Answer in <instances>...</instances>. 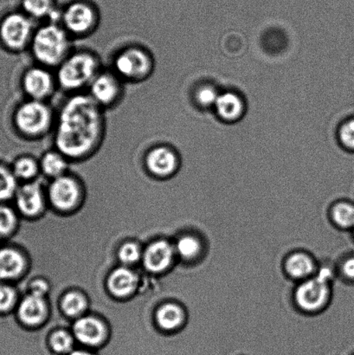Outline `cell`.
<instances>
[{
    "instance_id": "cell-28",
    "label": "cell",
    "mask_w": 354,
    "mask_h": 355,
    "mask_svg": "<svg viewBox=\"0 0 354 355\" xmlns=\"http://www.w3.org/2000/svg\"><path fill=\"white\" fill-rule=\"evenodd\" d=\"M48 343L51 352L55 355H68L75 349L74 338L64 330H59L52 334Z\"/></svg>"
},
{
    "instance_id": "cell-39",
    "label": "cell",
    "mask_w": 354,
    "mask_h": 355,
    "mask_svg": "<svg viewBox=\"0 0 354 355\" xmlns=\"http://www.w3.org/2000/svg\"><path fill=\"white\" fill-rule=\"evenodd\" d=\"M238 355H245V354H238Z\"/></svg>"
},
{
    "instance_id": "cell-15",
    "label": "cell",
    "mask_w": 354,
    "mask_h": 355,
    "mask_svg": "<svg viewBox=\"0 0 354 355\" xmlns=\"http://www.w3.org/2000/svg\"><path fill=\"white\" fill-rule=\"evenodd\" d=\"M48 195L54 207L60 210H69L78 200V184L72 177L62 175L52 181L48 187Z\"/></svg>"
},
{
    "instance_id": "cell-23",
    "label": "cell",
    "mask_w": 354,
    "mask_h": 355,
    "mask_svg": "<svg viewBox=\"0 0 354 355\" xmlns=\"http://www.w3.org/2000/svg\"><path fill=\"white\" fill-rule=\"evenodd\" d=\"M137 284V277L127 268H118L110 274L107 285L111 293L123 297L134 291Z\"/></svg>"
},
{
    "instance_id": "cell-36",
    "label": "cell",
    "mask_w": 354,
    "mask_h": 355,
    "mask_svg": "<svg viewBox=\"0 0 354 355\" xmlns=\"http://www.w3.org/2000/svg\"><path fill=\"white\" fill-rule=\"evenodd\" d=\"M31 294L44 297L48 293V285L44 280H35L30 285Z\"/></svg>"
},
{
    "instance_id": "cell-7",
    "label": "cell",
    "mask_w": 354,
    "mask_h": 355,
    "mask_svg": "<svg viewBox=\"0 0 354 355\" xmlns=\"http://www.w3.org/2000/svg\"><path fill=\"white\" fill-rule=\"evenodd\" d=\"M36 28L26 14L10 13L0 23V41L7 50L21 52L30 48Z\"/></svg>"
},
{
    "instance_id": "cell-8",
    "label": "cell",
    "mask_w": 354,
    "mask_h": 355,
    "mask_svg": "<svg viewBox=\"0 0 354 355\" xmlns=\"http://www.w3.org/2000/svg\"><path fill=\"white\" fill-rule=\"evenodd\" d=\"M62 26L71 36L83 37L96 31L98 17L92 6L82 2L69 6L60 17Z\"/></svg>"
},
{
    "instance_id": "cell-11",
    "label": "cell",
    "mask_w": 354,
    "mask_h": 355,
    "mask_svg": "<svg viewBox=\"0 0 354 355\" xmlns=\"http://www.w3.org/2000/svg\"><path fill=\"white\" fill-rule=\"evenodd\" d=\"M320 261L305 249L290 250L283 257L281 269L283 276L294 284L313 277L317 273Z\"/></svg>"
},
{
    "instance_id": "cell-1",
    "label": "cell",
    "mask_w": 354,
    "mask_h": 355,
    "mask_svg": "<svg viewBox=\"0 0 354 355\" xmlns=\"http://www.w3.org/2000/svg\"><path fill=\"white\" fill-rule=\"evenodd\" d=\"M53 131L55 148L69 162L88 159L99 150L104 140L103 110L88 93L72 94L55 116Z\"/></svg>"
},
{
    "instance_id": "cell-9",
    "label": "cell",
    "mask_w": 354,
    "mask_h": 355,
    "mask_svg": "<svg viewBox=\"0 0 354 355\" xmlns=\"http://www.w3.org/2000/svg\"><path fill=\"white\" fill-rule=\"evenodd\" d=\"M124 82L113 71H100L89 86V95L104 109L116 105L124 92Z\"/></svg>"
},
{
    "instance_id": "cell-34",
    "label": "cell",
    "mask_w": 354,
    "mask_h": 355,
    "mask_svg": "<svg viewBox=\"0 0 354 355\" xmlns=\"http://www.w3.org/2000/svg\"><path fill=\"white\" fill-rule=\"evenodd\" d=\"M15 216L9 208L0 207V236L8 234L15 224Z\"/></svg>"
},
{
    "instance_id": "cell-27",
    "label": "cell",
    "mask_w": 354,
    "mask_h": 355,
    "mask_svg": "<svg viewBox=\"0 0 354 355\" xmlns=\"http://www.w3.org/2000/svg\"><path fill=\"white\" fill-rule=\"evenodd\" d=\"M12 172L16 178L31 180L40 172L39 161L30 155H23L16 159L12 166Z\"/></svg>"
},
{
    "instance_id": "cell-37",
    "label": "cell",
    "mask_w": 354,
    "mask_h": 355,
    "mask_svg": "<svg viewBox=\"0 0 354 355\" xmlns=\"http://www.w3.org/2000/svg\"><path fill=\"white\" fill-rule=\"evenodd\" d=\"M68 355H96L95 353L91 352L89 349H75L71 353Z\"/></svg>"
},
{
    "instance_id": "cell-21",
    "label": "cell",
    "mask_w": 354,
    "mask_h": 355,
    "mask_svg": "<svg viewBox=\"0 0 354 355\" xmlns=\"http://www.w3.org/2000/svg\"><path fill=\"white\" fill-rule=\"evenodd\" d=\"M46 309L44 297L30 294L21 302L19 309V318L26 325H37L44 318Z\"/></svg>"
},
{
    "instance_id": "cell-38",
    "label": "cell",
    "mask_w": 354,
    "mask_h": 355,
    "mask_svg": "<svg viewBox=\"0 0 354 355\" xmlns=\"http://www.w3.org/2000/svg\"><path fill=\"white\" fill-rule=\"evenodd\" d=\"M351 234H352L353 239L354 240V228L352 230Z\"/></svg>"
},
{
    "instance_id": "cell-18",
    "label": "cell",
    "mask_w": 354,
    "mask_h": 355,
    "mask_svg": "<svg viewBox=\"0 0 354 355\" xmlns=\"http://www.w3.org/2000/svg\"><path fill=\"white\" fill-rule=\"evenodd\" d=\"M328 218L335 229L351 232L354 228V201L341 198L333 202L328 207Z\"/></svg>"
},
{
    "instance_id": "cell-17",
    "label": "cell",
    "mask_w": 354,
    "mask_h": 355,
    "mask_svg": "<svg viewBox=\"0 0 354 355\" xmlns=\"http://www.w3.org/2000/svg\"><path fill=\"white\" fill-rule=\"evenodd\" d=\"M175 255V245L161 240L148 246L144 255V266L152 272H161L171 266Z\"/></svg>"
},
{
    "instance_id": "cell-10",
    "label": "cell",
    "mask_w": 354,
    "mask_h": 355,
    "mask_svg": "<svg viewBox=\"0 0 354 355\" xmlns=\"http://www.w3.org/2000/svg\"><path fill=\"white\" fill-rule=\"evenodd\" d=\"M21 85L27 99L43 102H47L58 87L51 69L37 64L24 71Z\"/></svg>"
},
{
    "instance_id": "cell-6",
    "label": "cell",
    "mask_w": 354,
    "mask_h": 355,
    "mask_svg": "<svg viewBox=\"0 0 354 355\" xmlns=\"http://www.w3.org/2000/svg\"><path fill=\"white\" fill-rule=\"evenodd\" d=\"M154 69V57L138 45L123 48L114 58L112 71L124 83L143 82L150 78Z\"/></svg>"
},
{
    "instance_id": "cell-5",
    "label": "cell",
    "mask_w": 354,
    "mask_h": 355,
    "mask_svg": "<svg viewBox=\"0 0 354 355\" xmlns=\"http://www.w3.org/2000/svg\"><path fill=\"white\" fill-rule=\"evenodd\" d=\"M13 121L22 137L38 140L53 130L55 116L47 102L27 99L17 106Z\"/></svg>"
},
{
    "instance_id": "cell-16",
    "label": "cell",
    "mask_w": 354,
    "mask_h": 355,
    "mask_svg": "<svg viewBox=\"0 0 354 355\" xmlns=\"http://www.w3.org/2000/svg\"><path fill=\"white\" fill-rule=\"evenodd\" d=\"M73 334L76 340L90 349H96L103 344L105 336L103 323L93 318L78 320L73 326Z\"/></svg>"
},
{
    "instance_id": "cell-35",
    "label": "cell",
    "mask_w": 354,
    "mask_h": 355,
    "mask_svg": "<svg viewBox=\"0 0 354 355\" xmlns=\"http://www.w3.org/2000/svg\"><path fill=\"white\" fill-rule=\"evenodd\" d=\"M15 298V293L12 288L0 285V311H5L10 308Z\"/></svg>"
},
{
    "instance_id": "cell-33",
    "label": "cell",
    "mask_w": 354,
    "mask_h": 355,
    "mask_svg": "<svg viewBox=\"0 0 354 355\" xmlns=\"http://www.w3.org/2000/svg\"><path fill=\"white\" fill-rule=\"evenodd\" d=\"M140 257V248L134 243H127L120 249L119 259L123 263L131 264L137 262Z\"/></svg>"
},
{
    "instance_id": "cell-13",
    "label": "cell",
    "mask_w": 354,
    "mask_h": 355,
    "mask_svg": "<svg viewBox=\"0 0 354 355\" xmlns=\"http://www.w3.org/2000/svg\"><path fill=\"white\" fill-rule=\"evenodd\" d=\"M175 249L179 259L195 266L206 259L209 253V241L202 232L191 230L179 236Z\"/></svg>"
},
{
    "instance_id": "cell-30",
    "label": "cell",
    "mask_w": 354,
    "mask_h": 355,
    "mask_svg": "<svg viewBox=\"0 0 354 355\" xmlns=\"http://www.w3.org/2000/svg\"><path fill=\"white\" fill-rule=\"evenodd\" d=\"M17 190V178L12 171L0 165V200H8Z\"/></svg>"
},
{
    "instance_id": "cell-31",
    "label": "cell",
    "mask_w": 354,
    "mask_h": 355,
    "mask_svg": "<svg viewBox=\"0 0 354 355\" xmlns=\"http://www.w3.org/2000/svg\"><path fill=\"white\" fill-rule=\"evenodd\" d=\"M337 137L342 148L346 151L354 153V116L348 118L339 125Z\"/></svg>"
},
{
    "instance_id": "cell-22",
    "label": "cell",
    "mask_w": 354,
    "mask_h": 355,
    "mask_svg": "<svg viewBox=\"0 0 354 355\" xmlns=\"http://www.w3.org/2000/svg\"><path fill=\"white\" fill-rule=\"evenodd\" d=\"M69 159L54 148L45 152L39 159L40 171L52 179L65 175L69 166Z\"/></svg>"
},
{
    "instance_id": "cell-40",
    "label": "cell",
    "mask_w": 354,
    "mask_h": 355,
    "mask_svg": "<svg viewBox=\"0 0 354 355\" xmlns=\"http://www.w3.org/2000/svg\"><path fill=\"white\" fill-rule=\"evenodd\" d=\"M352 355H354V353Z\"/></svg>"
},
{
    "instance_id": "cell-32",
    "label": "cell",
    "mask_w": 354,
    "mask_h": 355,
    "mask_svg": "<svg viewBox=\"0 0 354 355\" xmlns=\"http://www.w3.org/2000/svg\"><path fill=\"white\" fill-rule=\"evenodd\" d=\"M62 309L66 315L76 316L81 314L86 308L85 299L76 292H71L65 295L62 300Z\"/></svg>"
},
{
    "instance_id": "cell-4",
    "label": "cell",
    "mask_w": 354,
    "mask_h": 355,
    "mask_svg": "<svg viewBox=\"0 0 354 355\" xmlns=\"http://www.w3.org/2000/svg\"><path fill=\"white\" fill-rule=\"evenodd\" d=\"M334 298V284L317 275L296 284L291 300L294 308L300 314L317 316L330 307Z\"/></svg>"
},
{
    "instance_id": "cell-29",
    "label": "cell",
    "mask_w": 354,
    "mask_h": 355,
    "mask_svg": "<svg viewBox=\"0 0 354 355\" xmlns=\"http://www.w3.org/2000/svg\"><path fill=\"white\" fill-rule=\"evenodd\" d=\"M335 264L337 279L354 285V252L344 254Z\"/></svg>"
},
{
    "instance_id": "cell-12",
    "label": "cell",
    "mask_w": 354,
    "mask_h": 355,
    "mask_svg": "<svg viewBox=\"0 0 354 355\" xmlns=\"http://www.w3.org/2000/svg\"><path fill=\"white\" fill-rule=\"evenodd\" d=\"M144 163L151 175L161 178L172 177L179 172L182 165L178 151L166 144L155 145L148 149Z\"/></svg>"
},
{
    "instance_id": "cell-19",
    "label": "cell",
    "mask_w": 354,
    "mask_h": 355,
    "mask_svg": "<svg viewBox=\"0 0 354 355\" xmlns=\"http://www.w3.org/2000/svg\"><path fill=\"white\" fill-rule=\"evenodd\" d=\"M17 205L24 215L37 214L43 205L41 184L33 181L21 187L17 191Z\"/></svg>"
},
{
    "instance_id": "cell-14",
    "label": "cell",
    "mask_w": 354,
    "mask_h": 355,
    "mask_svg": "<svg viewBox=\"0 0 354 355\" xmlns=\"http://www.w3.org/2000/svg\"><path fill=\"white\" fill-rule=\"evenodd\" d=\"M213 110L223 123H236L245 117L247 103L240 93L235 90H224L218 96Z\"/></svg>"
},
{
    "instance_id": "cell-25",
    "label": "cell",
    "mask_w": 354,
    "mask_h": 355,
    "mask_svg": "<svg viewBox=\"0 0 354 355\" xmlns=\"http://www.w3.org/2000/svg\"><path fill=\"white\" fill-rule=\"evenodd\" d=\"M24 266L23 257L19 252L10 249L0 250V279L19 276Z\"/></svg>"
},
{
    "instance_id": "cell-26",
    "label": "cell",
    "mask_w": 354,
    "mask_h": 355,
    "mask_svg": "<svg viewBox=\"0 0 354 355\" xmlns=\"http://www.w3.org/2000/svg\"><path fill=\"white\" fill-rule=\"evenodd\" d=\"M221 92L213 83H201L193 92V102L200 110H213Z\"/></svg>"
},
{
    "instance_id": "cell-2",
    "label": "cell",
    "mask_w": 354,
    "mask_h": 355,
    "mask_svg": "<svg viewBox=\"0 0 354 355\" xmlns=\"http://www.w3.org/2000/svg\"><path fill=\"white\" fill-rule=\"evenodd\" d=\"M72 37L57 22L36 28L30 45L31 55L37 64L57 69L73 51Z\"/></svg>"
},
{
    "instance_id": "cell-24",
    "label": "cell",
    "mask_w": 354,
    "mask_h": 355,
    "mask_svg": "<svg viewBox=\"0 0 354 355\" xmlns=\"http://www.w3.org/2000/svg\"><path fill=\"white\" fill-rule=\"evenodd\" d=\"M24 13L31 19H48V22H57L61 14L55 8L53 0H23Z\"/></svg>"
},
{
    "instance_id": "cell-3",
    "label": "cell",
    "mask_w": 354,
    "mask_h": 355,
    "mask_svg": "<svg viewBox=\"0 0 354 355\" xmlns=\"http://www.w3.org/2000/svg\"><path fill=\"white\" fill-rule=\"evenodd\" d=\"M55 69L58 88L71 95L88 89L102 71L99 58L88 50L73 51Z\"/></svg>"
},
{
    "instance_id": "cell-20",
    "label": "cell",
    "mask_w": 354,
    "mask_h": 355,
    "mask_svg": "<svg viewBox=\"0 0 354 355\" xmlns=\"http://www.w3.org/2000/svg\"><path fill=\"white\" fill-rule=\"evenodd\" d=\"M157 321L161 329L173 331L179 330L188 321V313L184 306L176 304L162 305L157 312Z\"/></svg>"
}]
</instances>
